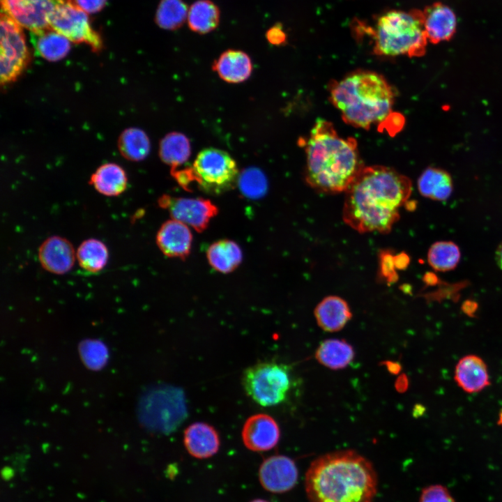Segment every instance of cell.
<instances>
[{"label": "cell", "instance_id": "35", "mask_svg": "<svg viewBox=\"0 0 502 502\" xmlns=\"http://www.w3.org/2000/svg\"><path fill=\"white\" fill-rule=\"evenodd\" d=\"M419 502H455V500L446 487L441 485H434L423 490Z\"/></svg>", "mask_w": 502, "mask_h": 502}, {"label": "cell", "instance_id": "16", "mask_svg": "<svg viewBox=\"0 0 502 502\" xmlns=\"http://www.w3.org/2000/svg\"><path fill=\"white\" fill-rule=\"evenodd\" d=\"M422 11L428 42L438 44L453 37L457 29V17L449 6L441 2H434Z\"/></svg>", "mask_w": 502, "mask_h": 502}, {"label": "cell", "instance_id": "24", "mask_svg": "<svg viewBox=\"0 0 502 502\" xmlns=\"http://www.w3.org/2000/svg\"><path fill=\"white\" fill-rule=\"evenodd\" d=\"M220 11L211 0H197L188 9L187 23L192 31L206 34L215 30L220 23Z\"/></svg>", "mask_w": 502, "mask_h": 502}, {"label": "cell", "instance_id": "41", "mask_svg": "<svg viewBox=\"0 0 502 502\" xmlns=\"http://www.w3.org/2000/svg\"><path fill=\"white\" fill-rule=\"evenodd\" d=\"M498 424L502 427V409L499 413Z\"/></svg>", "mask_w": 502, "mask_h": 502}, {"label": "cell", "instance_id": "32", "mask_svg": "<svg viewBox=\"0 0 502 502\" xmlns=\"http://www.w3.org/2000/svg\"><path fill=\"white\" fill-rule=\"evenodd\" d=\"M460 257L459 247L452 241L435 242L427 252L429 264L438 271H448L454 269L458 264Z\"/></svg>", "mask_w": 502, "mask_h": 502}, {"label": "cell", "instance_id": "42", "mask_svg": "<svg viewBox=\"0 0 502 502\" xmlns=\"http://www.w3.org/2000/svg\"><path fill=\"white\" fill-rule=\"evenodd\" d=\"M250 502H268V501H266V500H264V499H254V500H252V501H250Z\"/></svg>", "mask_w": 502, "mask_h": 502}, {"label": "cell", "instance_id": "23", "mask_svg": "<svg viewBox=\"0 0 502 502\" xmlns=\"http://www.w3.org/2000/svg\"><path fill=\"white\" fill-rule=\"evenodd\" d=\"M418 188L421 195L435 201H445L452 192L450 175L443 169L427 168L419 176Z\"/></svg>", "mask_w": 502, "mask_h": 502}, {"label": "cell", "instance_id": "27", "mask_svg": "<svg viewBox=\"0 0 502 502\" xmlns=\"http://www.w3.org/2000/svg\"><path fill=\"white\" fill-rule=\"evenodd\" d=\"M191 153L188 138L183 134L173 132L166 135L160 142L159 154L165 163L171 166L172 170L188 161Z\"/></svg>", "mask_w": 502, "mask_h": 502}, {"label": "cell", "instance_id": "1", "mask_svg": "<svg viewBox=\"0 0 502 502\" xmlns=\"http://www.w3.org/2000/svg\"><path fill=\"white\" fill-rule=\"evenodd\" d=\"M411 191V180L394 169L364 167L345 191L343 220L360 233H388Z\"/></svg>", "mask_w": 502, "mask_h": 502}, {"label": "cell", "instance_id": "10", "mask_svg": "<svg viewBox=\"0 0 502 502\" xmlns=\"http://www.w3.org/2000/svg\"><path fill=\"white\" fill-rule=\"evenodd\" d=\"M50 26L70 41L89 45L94 51L102 47L100 35L92 28L87 13L73 0H67L54 10Z\"/></svg>", "mask_w": 502, "mask_h": 502}, {"label": "cell", "instance_id": "2", "mask_svg": "<svg viewBox=\"0 0 502 502\" xmlns=\"http://www.w3.org/2000/svg\"><path fill=\"white\" fill-rule=\"evenodd\" d=\"M305 488L309 502H373L378 478L367 459L351 450H340L311 463Z\"/></svg>", "mask_w": 502, "mask_h": 502}, {"label": "cell", "instance_id": "34", "mask_svg": "<svg viewBox=\"0 0 502 502\" xmlns=\"http://www.w3.org/2000/svg\"><path fill=\"white\" fill-rule=\"evenodd\" d=\"M238 185L241 192L249 198H259L267 190V181L264 174L257 168L244 169L238 177Z\"/></svg>", "mask_w": 502, "mask_h": 502}, {"label": "cell", "instance_id": "28", "mask_svg": "<svg viewBox=\"0 0 502 502\" xmlns=\"http://www.w3.org/2000/svg\"><path fill=\"white\" fill-rule=\"evenodd\" d=\"M37 52L49 61H58L63 59L70 50V40L52 29L38 33H31Z\"/></svg>", "mask_w": 502, "mask_h": 502}, {"label": "cell", "instance_id": "5", "mask_svg": "<svg viewBox=\"0 0 502 502\" xmlns=\"http://www.w3.org/2000/svg\"><path fill=\"white\" fill-rule=\"evenodd\" d=\"M358 23L363 33L373 39V51L376 55L413 57L425 53L428 40L420 10L386 11L376 17L373 26Z\"/></svg>", "mask_w": 502, "mask_h": 502}, {"label": "cell", "instance_id": "29", "mask_svg": "<svg viewBox=\"0 0 502 502\" xmlns=\"http://www.w3.org/2000/svg\"><path fill=\"white\" fill-rule=\"evenodd\" d=\"M76 259L79 266L90 273L102 270L109 259V251L106 245L96 238L83 241L76 251Z\"/></svg>", "mask_w": 502, "mask_h": 502}, {"label": "cell", "instance_id": "21", "mask_svg": "<svg viewBox=\"0 0 502 502\" xmlns=\"http://www.w3.org/2000/svg\"><path fill=\"white\" fill-rule=\"evenodd\" d=\"M314 314L319 326L327 332L340 330L351 318L349 305L337 296L324 298L315 307Z\"/></svg>", "mask_w": 502, "mask_h": 502}, {"label": "cell", "instance_id": "13", "mask_svg": "<svg viewBox=\"0 0 502 502\" xmlns=\"http://www.w3.org/2000/svg\"><path fill=\"white\" fill-rule=\"evenodd\" d=\"M295 462L284 455H273L265 459L259 469V480L266 491L281 494L291 490L298 480Z\"/></svg>", "mask_w": 502, "mask_h": 502}, {"label": "cell", "instance_id": "36", "mask_svg": "<svg viewBox=\"0 0 502 502\" xmlns=\"http://www.w3.org/2000/svg\"><path fill=\"white\" fill-rule=\"evenodd\" d=\"M267 40L272 45H280L286 41V33L280 24H276L271 27L266 33Z\"/></svg>", "mask_w": 502, "mask_h": 502}, {"label": "cell", "instance_id": "22", "mask_svg": "<svg viewBox=\"0 0 502 502\" xmlns=\"http://www.w3.org/2000/svg\"><path fill=\"white\" fill-rule=\"evenodd\" d=\"M90 184L102 195L115 197L127 188L128 178L124 169L115 163H105L92 174Z\"/></svg>", "mask_w": 502, "mask_h": 502}, {"label": "cell", "instance_id": "9", "mask_svg": "<svg viewBox=\"0 0 502 502\" xmlns=\"http://www.w3.org/2000/svg\"><path fill=\"white\" fill-rule=\"evenodd\" d=\"M21 27L1 12V83L13 82L22 73L29 61V51Z\"/></svg>", "mask_w": 502, "mask_h": 502}, {"label": "cell", "instance_id": "11", "mask_svg": "<svg viewBox=\"0 0 502 502\" xmlns=\"http://www.w3.org/2000/svg\"><path fill=\"white\" fill-rule=\"evenodd\" d=\"M67 0H1V12L31 33L51 29L50 20L54 10Z\"/></svg>", "mask_w": 502, "mask_h": 502}, {"label": "cell", "instance_id": "12", "mask_svg": "<svg viewBox=\"0 0 502 502\" xmlns=\"http://www.w3.org/2000/svg\"><path fill=\"white\" fill-rule=\"evenodd\" d=\"M160 206L167 209L174 220L189 225L198 231L206 229L210 220L218 213L217 207L202 198L172 197L162 196Z\"/></svg>", "mask_w": 502, "mask_h": 502}, {"label": "cell", "instance_id": "38", "mask_svg": "<svg viewBox=\"0 0 502 502\" xmlns=\"http://www.w3.org/2000/svg\"><path fill=\"white\" fill-rule=\"evenodd\" d=\"M73 1L86 13H94L103 8L107 0H73Z\"/></svg>", "mask_w": 502, "mask_h": 502}, {"label": "cell", "instance_id": "14", "mask_svg": "<svg viewBox=\"0 0 502 502\" xmlns=\"http://www.w3.org/2000/svg\"><path fill=\"white\" fill-rule=\"evenodd\" d=\"M245 446L254 452H264L273 448L278 443L280 429L269 415L258 413L250 416L242 429Z\"/></svg>", "mask_w": 502, "mask_h": 502}, {"label": "cell", "instance_id": "31", "mask_svg": "<svg viewBox=\"0 0 502 502\" xmlns=\"http://www.w3.org/2000/svg\"><path fill=\"white\" fill-rule=\"evenodd\" d=\"M188 8L183 0H160L155 13V22L159 27L174 31L187 21Z\"/></svg>", "mask_w": 502, "mask_h": 502}, {"label": "cell", "instance_id": "39", "mask_svg": "<svg viewBox=\"0 0 502 502\" xmlns=\"http://www.w3.org/2000/svg\"><path fill=\"white\" fill-rule=\"evenodd\" d=\"M395 265L397 268H404L409 263V258L405 254H400L394 257Z\"/></svg>", "mask_w": 502, "mask_h": 502}, {"label": "cell", "instance_id": "30", "mask_svg": "<svg viewBox=\"0 0 502 502\" xmlns=\"http://www.w3.org/2000/svg\"><path fill=\"white\" fill-rule=\"evenodd\" d=\"M118 147L121 155L132 161L144 160L150 152V141L141 129L131 128L125 130L120 135Z\"/></svg>", "mask_w": 502, "mask_h": 502}, {"label": "cell", "instance_id": "40", "mask_svg": "<svg viewBox=\"0 0 502 502\" xmlns=\"http://www.w3.org/2000/svg\"><path fill=\"white\" fill-rule=\"evenodd\" d=\"M496 263L499 268L502 270V242L499 245L495 252Z\"/></svg>", "mask_w": 502, "mask_h": 502}, {"label": "cell", "instance_id": "4", "mask_svg": "<svg viewBox=\"0 0 502 502\" xmlns=\"http://www.w3.org/2000/svg\"><path fill=\"white\" fill-rule=\"evenodd\" d=\"M330 100L343 121L353 127L369 129L392 113L394 93L380 74L357 70L330 85Z\"/></svg>", "mask_w": 502, "mask_h": 502}, {"label": "cell", "instance_id": "15", "mask_svg": "<svg viewBox=\"0 0 502 502\" xmlns=\"http://www.w3.org/2000/svg\"><path fill=\"white\" fill-rule=\"evenodd\" d=\"M38 257L41 266L45 271L63 275L73 268L76 259V252L66 238L52 236L40 244Z\"/></svg>", "mask_w": 502, "mask_h": 502}, {"label": "cell", "instance_id": "18", "mask_svg": "<svg viewBox=\"0 0 502 502\" xmlns=\"http://www.w3.org/2000/svg\"><path fill=\"white\" fill-rule=\"evenodd\" d=\"M183 443L188 453L197 459L214 455L220 446V436L211 425L197 422L189 425L184 432Z\"/></svg>", "mask_w": 502, "mask_h": 502}, {"label": "cell", "instance_id": "33", "mask_svg": "<svg viewBox=\"0 0 502 502\" xmlns=\"http://www.w3.org/2000/svg\"><path fill=\"white\" fill-rule=\"evenodd\" d=\"M79 351L84 365L91 370H100L107 362L108 349L100 340H84L79 344Z\"/></svg>", "mask_w": 502, "mask_h": 502}, {"label": "cell", "instance_id": "26", "mask_svg": "<svg viewBox=\"0 0 502 502\" xmlns=\"http://www.w3.org/2000/svg\"><path fill=\"white\" fill-rule=\"evenodd\" d=\"M207 259L216 271L228 273L241 264L242 251L237 243L230 240H221L213 243L207 250Z\"/></svg>", "mask_w": 502, "mask_h": 502}, {"label": "cell", "instance_id": "37", "mask_svg": "<svg viewBox=\"0 0 502 502\" xmlns=\"http://www.w3.org/2000/svg\"><path fill=\"white\" fill-rule=\"evenodd\" d=\"M381 272L384 277H388L390 280L396 279V274L394 271L395 265L394 257L384 252L381 256Z\"/></svg>", "mask_w": 502, "mask_h": 502}, {"label": "cell", "instance_id": "7", "mask_svg": "<svg viewBox=\"0 0 502 502\" xmlns=\"http://www.w3.org/2000/svg\"><path fill=\"white\" fill-rule=\"evenodd\" d=\"M242 383L247 395L263 406L279 404L286 400L292 386L290 368L276 362H262L247 368Z\"/></svg>", "mask_w": 502, "mask_h": 502}, {"label": "cell", "instance_id": "19", "mask_svg": "<svg viewBox=\"0 0 502 502\" xmlns=\"http://www.w3.org/2000/svg\"><path fill=\"white\" fill-rule=\"evenodd\" d=\"M455 379L457 385L469 393L479 392L489 384L486 364L476 355L466 356L458 361Z\"/></svg>", "mask_w": 502, "mask_h": 502}, {"label": "cell", "instance_id": "17", "mask_svg": "<svg viewBox=\"0 0 502 502\" xmlns=\"http://www.w3.org/2000/svg\"><path fill=\"white\" fill-rule=\"evenodd\" d=\"M192 241L188 226L174 219L163 223L156 235L158 248L169 257L185 259L190 252Z\"/></svg>", "mask_w": 502, "mask_h": 502}, {"label": "cell", "instance_id": "25", "mask_svg": "<svg viewBox=\"0 0 502 502\" xmlns=\"http://www.w3.org/2000/svg\"><path fill=\"white\" fill-rule=\"evenodd\" d=\"M315 357L324 366L340 370L345 368L351 363L354 358V351L345 340L330 339L320 344Z\"/></svg>", "mask_w": 502, "mask_h": 502}, {"label": "cell", "instance_id": "20", "mask_svg": "<svg viewBox=\"0 0 502 502\" xmlns=\"http://www.w3.org/2000/svg\"><path fill=\"white\" fill-rule=\"evenodd\" d=\"M213 70L228 83H240L248 79L252 71V63L248 54L238 50L222 52L213 65Z\"/></svg>", "mask_w": 502, "mask_h": 502}, {"label": "cell", "instance_id": "8", "mask_svg": "<svg viewBox=\"0 0 502 502\" xmlns=\"http://www.w3.org/2000/svg\"><path fill=\"white\" fill-rule=\"evenodd\" d=\"M185 413L183 395L174 388L160 387L153 390L140 404V418L144 423L160 431L174 429Z\"/></svg>", "mask_w": 502, "mask_h": 502}, {"label": "cell", "instance_id": "3", "mask_svg": "<svg viewBox=\"0 0 502 502\" xmlns=\"http://www.w3.org/2000/svg\"><path fill=\"white\" fill-rule=\"evenodd\" d=\"M305 144V180L324 193L346 191L364 167L353 137H340L324 119L315 122Z\"/></svg>", "mask_w": 502, "mask_h": 502}, {"label": "cell", "instance_id": "6", "mask_svg": "<svg viewBox=\"0 0 502 502\" xmlns=\"http://www.w3.org/2000/svg\"><path fill=\"white\" fill-rule=\"evenodd\" d=\"M176 180L184 188L192 182L211 193H220L230 189L238 178L235 160L227 152L207 148L200 151L192 165L178 169Z\"/></svg>", "mask_w": 502, "mask_h": 502}]
</instances>
